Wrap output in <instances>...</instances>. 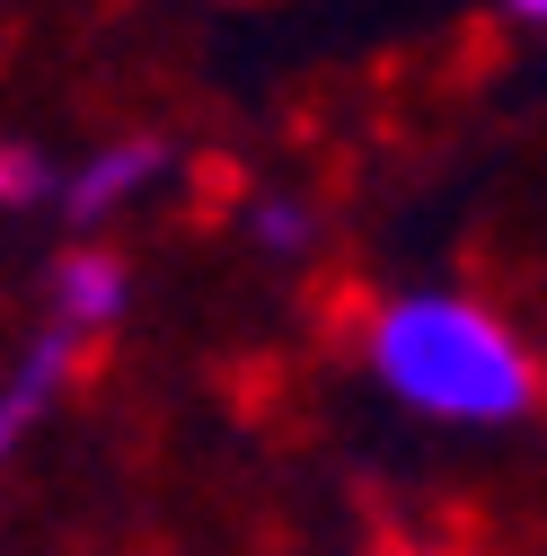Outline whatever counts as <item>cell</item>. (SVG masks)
<instances>
[{
	"instance_id": "1",
	"label": "cell",
	"mask_w": 547,
	"mask_h": 556,
	"mask_svg": "<svg viewBox=\"0 0 547 556\" xmlns=\"http://www.w3.org/2000/svg\"><path fill=\"white\" fill-rule=\"evenodd\" d=\"M362 363L424 425L495 433V425H521L538 406L530 344L468 292H397V301H380V318L362 327Z\"/></svg>"
},
{
	"instance_id": "2",
	"label": "cell",
	"mask_w": 547,
	"mask_h": 556,
	"mask_svg": "<svg viewBox=\"0 0 547 556\" xmlns=\"http://www.w3.org/2000/svg\"><path fill=\"white\" fill-rule=\"evenodd\" d=\"M89 344H98L89 327H72V318H53V309H44V327L27 336V354L0 371V468H10V459L27 451V433L62 406V389H72L80 363H89Z\"/></svg>"
},
{
	"instance_id": "3",
	"label": "cell",
	"mask_w": 547,
	"mask_h": 556,
	"mask_svg": "<svg viewBox=\"0 0 547 556\" xmlns=\"http://www.w3.org/2000/svg\"><path fill=\"white\" fill-rule=\"evenodd\" d=\"M160 177H177V151L151 142V132H115V142H98L80 168H62V194H53V213L72 222V230H98L115 213H132Z\"/></svg>"
},
{
	"instance_id": "4",
	"label": "cell",
	"mask_w": 547,
	"mask_h": 556,
	"mask_svg": "<svg viewBox=\"0 0 547 556\" xmlns=\"http://www.w3.org/2000/svg\"><path fill=\"white\" fill-rule=\"evenodd\" d=\"M124 301H132V274L106 248H72V256L53 265V283H44V309L72 318V327H89V336H106L124 318Z\"/></svg>"
},
{
	"instance_id": "5",
	"label": "cell",
	"mask_w": 547,
	"mask_h": 556,
	"mask_svg": "<svg viewBox=\"0 0 547 556\" xmlns=\"http://www.w3.org/2000/svg\"><path fill=\"white\" fill-rule=\"evenodd\" d=\"M247 239H256L265 256H283V265H292V256L318 248V213H309L301 194H256V203H247Z\"/></svg>"
},
{
	"instance_id": "6",
	"label": "cell",
	"mask_w": 547,
	"mask_h": 556,
	"mask_svg": "<svg viewBox=\"0 0 547 556\" xmlns=\"http://www.w3.org/2000/svg\"><path fill=\"white\" fill-rule=\"evenodd\" d=\"M62 194V168L27 142H0V213H36V203Z\"/></svg>"
},
{
	"instance_id": "7",
	"label": "cell",
	"mask_w": 547,
	"mask_h": 556,
	"mask_svg": "<svg viewBox=\"0 0 547 556\" xmlns=\"http://www.w3.org/2000/svg\"><path fill=\"white\" fill-rule=\"evenodd\" d=\"M504 10H512L521 27H547V0H504Z\"/></svg>"
}]
</instances>
